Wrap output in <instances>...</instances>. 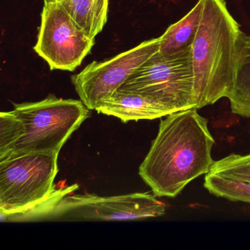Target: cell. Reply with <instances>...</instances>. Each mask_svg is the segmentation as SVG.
I'll return each instance as SVG.
<instances>
[{"instance_id": "cell-5", "label": "cell", "mask_w": 250, "mask_h": 250, "mask_svg": "<svg viewBox=\"0 0 250 250\" xmlns=\"http://www.w3.org/2000/svg\"><path fill=\"white\" fill-rule=\"evenodd\" d=\"M59 153H31L0 161L2 220L40 206L55 191Z\"/></svg>"}, {"instance_id": "cell-9", "label": "cell", "mask_w": 250, "mask_h": 250, "mask_svg": "<svg viewBox=\"0 0 250 250\" xmlns=\"http://www.w3.org/2000/svg\"><path fill=\"white\" fill-rule=\"evenodd\" d=\"M96 111L119 118L122 122L154 120L175 112L173 109L147 96L118 89L104 100Z\"/></svg>"}, {"instance_id": "cell-13", "label": "cell", "mask_w": 250, "mask_h": 250, "mask_svg": "<svg viewBox=\"0 0 250 250\" xmlns=\"http://www.w3.org/2000/svg\"><path fill=\"white\" fill-rule=\"evenodd\" d=\"M204 187L216 197L250 203V183L207 173L205 175Z\"/></svg>"}, {"instance_id": "cell-4", "label": "cell", "mask_w": 250, "mask_h": 250, "mask_svg": "<svg viewBox=\"0 0 250 250\" xmlns=\"http://www.w3.org/2000/svg\"><path fill=\"white\" fill-rule=\"evenodd\" d=\"M13 111L21 121L22 135L8 158L31 153H60L90 115V109L81 100L54 95L40 102L15 104Z\"/></svg>"}, {"instance_id": "cell-3", "label": "cell", "mask_w": 250, "mask_h": 250, "mask_svg": "<svg viewBox=\"0 0 250 250\" xmlns=\"http://www.w3.org/2000/svg\"><path fill=\"white\" fill-rule=\"evenodd\" d=\"M78 186L55 189L40 206L7 222L136 220L163 216L167 206L154 194L137 192L116 196L71 194Z\"/></svg>"}, {"instance_id": "cell-14", "label": "cell", "mask_w": 250, "mask_h": 250, "mask_svg": "<svg viewBox=\"0 0 250 250\" xmlns=\"http://www.w3.org/2000/svg\"><path fill=\"white\" fill-rule=\"evenodd\" d=\"M210 175L250 183V153H232L214 161L208 172Z\"/></svg>"}, {"instance_id": "cell-2", "label": "cell", "mask_w": 250, "mask_h": 250, "mask_svg": "<svg viewBox=\"0 0 250 250\" xmlns=\"http://www.w3.org/2000/svg\"><path fill=\"white\" fill-rule=\"evenodd\" d=\"M241 33L225 0H203L201 19L191 46L198 109L229 96Z\"/></svg>"}, {"instance_id": "cell-16", "label": "cell", "mask_w": 250, "mask_h": 250, "mask_svg": "<svg viewBox=\"0 0 250 250\" xmlns=\"http://www.w3.org/2000/svg\"><path fill=\"white\" fill-rule=\"evenodd\" d=\"M44 4L55 3V2H61L62 0H43Z\"/></svg>"}, {"instance_id": "cell-11", "label": "cell", "mask_w": 250, "mask_h": 250, "mask_svg": "<svg viewBox=\"0 0 250 250\" xmlns=\"http://www.w3.org/2000/svg\"><path fill=\"white\" fill-rule=\"evenodd\" d=\"M202 10L203 0H197L185 17L168 27L159 37V53L169 56L191 49L200 24Z\"/></svg>"}, {"instance_id": "cell-15", "label": "cell", "mask_w": 250, "mask_h": 250, "mask_svg": "<svg viewBox=\"0 0 250 250\" xmlns=\"http://www.w3.org/2000/svg\"><path fill=\"white\" fill-rule=\"evenodd\" d=\"M22 135V125L14 111L0 113V161L7 159Z\"/></svg>"}, {"instance_id": "cell-1", "label": "cell", "mask_w": 250, "mask_h": 250, "mask_svg": "<svg viewBox=\"0 0 250 250\" xmlns=\"http://www.w3.org/2000/svg\"><path fill=\"white\" fill-rule=\"evenodd\" d=\"M214 143L207 119L197 109L172 112L161 121L140 176L156 197H175L210 171Z\"/></svg>"}, {"instance_id": "cell-12", "label": "cell", "mask_w": 250, "mask_h": 250, "mask_svg": "<svg viewBox=\"0 0 250 250\" xmlns=\"http://www.w3.org/2000/svg\"><path fill=\"white\" fill-rule=\"evenodd\" d=\"M64 9L79 27L92 39L107 21L109 0H62Z\"/></svg>"}, {"instance_id": "cell-7", "label": "cell", "mask_w": 250, "mask_h": 250, "mask_svg": "<svg viewBox=\"0 0 250 250\" xmlns=\"http://www.w3.org/2000/svg\"><path fill=\"white\" fill-rule=\"evenodd\" d=\"M94 44L95 39L77 26L61 2L44 4L34 50L51 70L74 71Z\"/></svg>"}, {"instance_id": "cell-10", "label": "cell", "mask_w": 250, "mask_h": 250, "mask_svg": "<svg viewBox=\"0 0 250 250\" xmlns=\"http://www.w3.org/2000/svg\"><path fill=\"white\" fill-rule=\"evenodd\" d=\"M232 113L250 118V36L241 33L233 85L228 96Z\"/></svg>"}, {"instance_id": "cell-6", "label": "cell", "mask_w": 250, "mask_h": 250, "mask_svg": "<svg viewBox=\"0 0 250 250\" xmlns=\"http://www.w3.org/2000/svg\"><path fill=\"white\" fill-rule=\"evenodd\" d=\"M119 89L144 95L175 112L198 109L191 48L169 56L158 52Z\"/></svg>"}, {"instance_id": "cell-8", "label": "cell", "mask_w": 250, "mask_h": 250, "mask_svg": "<svg viewBox=\"0 0 250 250\" xmlns=\"http://www.w3.org/2000/svg\"><path fill=\"white\" fill-rule=\"evenodd\" d=\"M160 38L143 42L112 59L89 64L71 78L80 100L90 110H96L112 96L145 62L157 53Z\"/></svg>"}]
</instances>
